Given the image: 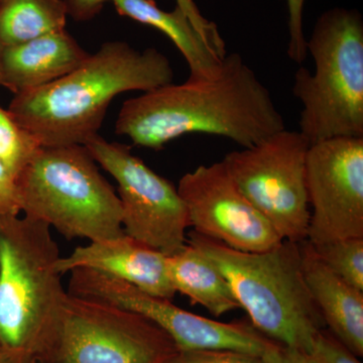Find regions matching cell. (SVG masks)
<instances>
[{
	"instance_id": "cell-1",
	"label": "cell",
	"mask_w": 363,
	"mask_h": 363,
	"mask_svg": "<svg viewBox=\"0 0 363 363\" xmlns=\"http://www.w3.org/2000/svg\"><path fill=\"white\" fill-rule=\"evenodd\" d=\"M285 128L271 92L240 54L226 55L213 77L126 100L116 124L117 135L156 150L189 133L221 136L245 149Z\"/></svg>"
},
{
	"instance_id": "cell-10",
	"label": "cell",
	"mask_w": 363,
	"mask_h": 363,
	"mask_svg": "<svg viewBox=\"0 0 363 363\" xmlns=\"http://www.w3.org/2000/svg\"><path fill=\"white\" fill-rule=\"evenodd\" d=\"M68 293L143 315L173 339L180 351L233 350L262 357L271 339L247 323H222L181 309L171 300L91 269L71 272Z\"/></svg>"
},
{
	"instance_id": "cell-5",
	"label": "cell",
	"mask_w": 363,
	"mask_h": 363,
	"mask_svg": "<svg viewBox=\"0 0 363 363\" xmlns=\"http://www.w3.org/2000/svg\"><path fill=\"white\" fill-rule=\"evenodd\" d=\"M307 52L314 73L300 67L293 94L302 104L298 126L310 143L363 138V21L355 9L336 7L320 16Z\"/></svg>"
},
{
	"instance_id": "cell-9",
	"label": "cell",
	"mask_w": 363,
	"mask_h": 363,
	"mask_svg": "<svg viewBox=\"0 0 363 363\" xmlns=\"http://www.w3.org/2000/svg\"><path fill=\"white\" fill-rule=\"evenodd\" d=\"M91 157L118 184L124 233L166 255L187 242V209L178 189L131 152L99 135L85 145Z\"/></svg>"
},
{
	"instance_id": "cell-17",
	"label": "cell",
	"mask_w": 363,
	"mask_h": 363,
	"mask_svg": "<svg viewBox=\"0 0 363 363\" xmlns=\"http://www.w3.org/2000/svg\"><path fill=\"white\" fill-rule=\"evenodd\" d=\"M167 267L176 293L187 296L193 305L216 317L240 308L223 274L190 243L167 257Z\"/></svg>"
},
{
	"instance_id": "cell-4",
	"label": "cell",
	"mask_w": 363,
	"mask_h": 363,
	"mask_svg": "<svg viewBox=\"0 0 363 363\" xmlns=\"http://www.w3.org/2000/svg\"><path fill=\"white\" fill-rule=\"evenodd\" d=\"M187 242L223 274L257 331L288 347L310 352L315 336L326 325L306 285L300 243L283 240L266 252H245L194 230Z\"/></svg>"
},
{
	"instance_id": "cell-8",
	"label": "cell",
	"mask_w": 363,
	"mask_h": 363,
	"mask_svg": "<svg viewBox=\"0 0 363 363\" xmlns=\"http://www.w3.org/2000/svg\"><path fill=\"white\" fill-rule=\"evenodd\" d=\"M180 353L162 328L118 306L68 293L52 363H166Z\"/></svg>"
},
{
	"instance_id": "cell-14",
	"label": "cell",
	"mask_w": 363,
	"mask_h": 363,
	"mask_svg": "<svg viewBox=\"0 0 363 363\" xmlns=\"http://www.w3.org/2000/svg\"><path fill=\"white\" fill-rule=\"evenodd\" d=\"M88 56L66 30L4 47V87L18 94L51 84L77 69Z\"/></svg>"
},
{
	"instance_id": "cell-19",
	"label": "cell",
	"mask_w": 363,
	"mask_h": 363,
	"mask_svg": "<svg viewBox=\"0 0 363 363\" xmlns=\"http://www.w3.org/2000/svg\"><path fill=\"white\" fill-rule=\"evenodd\" d=\"M311 245L315 255L325 266L346 283L363 291V238L311 243Z\"/></svg>"
},
{
	"instance_id": "cell-13",
	"label": "cell",
	"mask_w": 363,
	"mask_h": 363,
	"mask_svg": "<svg viewBox=\"0 0 363 363\" xmlns=\"http://www.w3.org/2000/svg\"><path fill=\"white\" fill-rule=\"evenodd\" d=\"M61 274L86 269L126 281L143 292L172 300L176 295L167 255L123 233L112 240L92 241L57 262Z\"/></svg>"
},
{
	"instance_id": "cell-30",
	"label": "cell",
	"mask_w": 363,
	"mask_h": 363,
	"mask_svg": "<svg viewBox=\"0 0 363 363\" xmlns=\"http://www.w3.org/2000/svg\"><path fill=\"white\" fill-rule=\"evenodd\" d=\"M166 363H189L186 362L185 359H184L183 357H181L180 353H179L178 355H177L176 357H174L173 359L169 360L168 362Z\"/></svg>"
},
{
	"instance_id": "cell-28",
	"label": "cell",
	"mask_w": 363,
	"mask_h": 363,
	"mask_svg": "<svg viewBox=\"0 0 363 363\" xmlns=\"http://www.w3.org/2000/svg\"><path fill=\"white\" fill-rule=\"evenodd\" d=\"M0 363H35L23 359L20 355L0 348Z\"/></svg>"
},
{
	"instance_id": "cell-25",
	"label": "cell",
	"mask_w": 363,
	"mask_h": 363,
	"mask_svg": "<svg viewBox=\"0 0 363 363\" xmlns=\"http://www.w3.org/2000/svg\"><path fill=\"white\" fill-rule=\"evenodd\" d=\"M21 213V203L18 179L0 161V216Z\"/></svg>"
},
{
	"instance_id": "cell-3",
	"label": "cell",
	"mask_w": 363,
	"mask_h": 363,
	"mask_svg": "<svg viewBox=\"0 0 363 363\" xmlns=\"http://www.w3.org/2000/svg\"><path fill=\"white\" fill-rule=\"evenodd\" d=\"M58 243L45 222L0 216V348L48 362L68 291L56 269Z\"/></svg>"
},
{
	"instance_id": "cell-6",
	"label": "cell",
	"mask_w": 363,
	"mask_h": 363,
	"mask_svg": "<svg viewBox=\"0 0 363 363\" xmlns=\"http://www.w3.org/2000/svg\"><path fill=\"white\" fill-rule=\"evenodd\" d=\"M18 186L21 212L66 240L92 242L124 233L118 196L85 145L40 147Z\"/></svg>"
},
{
	"instance_id": "cell-20",
	"label": "cell",
	"mask_w": 363,
	"mask_h": 363,
	"mask_svg": "<svg viewBox=\"0 0 363 363\" xmlns=\"http://www.w3.org/2000/svg\"><path fill=\"white\" fill-rule=\"evenodd\" d=\"M35 138L0 106V161L18 179L40 149Z\"/></svg>"
},
{
	"instance_id": "cell-24",
	"label": "cell",
	"mask_w": 363,
	"mask_h": 363,
	"mask_svg": "<svg viewBox=\"0 0 363 363\" xmlns=\"http://www.w3.org/2000/svg\"><path fill=\"white\" fill-rule=\"evenodd\" d=\"M189 363H264L262 357L233 350L180 351Z\"/></svg>"
},
{
	"instance_id": "cell-18",
	"label": "cell",
	"mask_w": 363,
	"mask_h": 363,
	"mask_svg": "<svg viewBox=\"0 0 363 363\" xmlns=\"http://www.w3.org/2000/svg\"><path fill=\"white\" fill-rule=\"evenodd\" d=\"M63 0H0V40L20 45L66 30Z\"/></svg>"
},
{
	"instance_id": "cell-22",
	"label": "cell",
	"mask_w": 363,
	"mask_h": 363,
	"mask_svg": "<svg viewBox=\"0 0 363 363\" xmlns=\"http://www.w3.org/2000/svg\"><path fill=\"white\" fill-rule=\"evenodd\" d=\"M305 0H286L289 13V40L288 57L298 65L307 58V39L303 28V11H304Z\"/></svg>"
},
{
	"instance_id": "cell-27",
	"label": "cell",
	"mask_w": 363,
	"mask_h": 363,
	"mask_svg": "<svg viewBox=\"0 0 363 363\" xmlns=\"http://www.w3.org/2000/svg\"><path fill=\"white\" fill-rule=\"evenodd\" d=\"M67 13L76 21H88L94 18L112 0H63Z\"/></svg>"
},
{
	"instance_id": "cell-12",
	"label": "cell",
	"mask_w": 363,
	"mask_h": 363,
	"mask_svg": "<svg viewBox=\"0 0 363 363\" xmlns=\"http://www.w3.org/2000/svg\"><path fill=\"white\" fill-rule=\"evenodd\" d=\"M177 189L195 233L245 252H266L283 241L236 187L222 161L188 172Z\"/></svg>"
},
{
	"instance_id": "cell-2",
	"label": "cell",
	"mask_w": 363,
	"mask_h": 363,
	"mask_svg": "<svg viewBox=\"0 0 363 363\" xmlns=\"http://www.w3.org/2000/svg\"><path fill=\"white\" fill-rule=\"evenodd\" d=\"M175 72L155 48L140 52L128 43L107 42L68 75L18 93L9 113L42 147L85 145L98 135L113 98L174 83Z\"/></svg>"
},
{
	"instance_id": "cell-23",
	"label": "cell",
	"mask_w": 363,
	"mask_h": 363,
	"mask_svg": "<svg viewBox=\"0 0 363 363\" xmlns=\"http://www.w3.org/2000/svg\"><path fill=\"white\" fill-rule=\"evenodd\" d=\"M176 1L177 6L187 16L189 21L202 35L205 42L213 50L215 54L223 59L227 55L225 43L222 39L217 26L202 16L193 0H176Z\"/></svg>"
},
{
	"instance_id": "cell-11",
	"label": "cell",
	"mask_w": 363,
	"mask_h": 363,
	"mask_svg": "<svg viewBox=\"0 0 363 363\" xmlns=\"http://www.w3.org/2000/svg\"><path fill=\"white\" fill-rule=\"evenodd\" d=\"M313 245L363 238V138L313 143L306 161Z\"/></svg>"
},
{
	"instance_id": "cell-7",
	"label": "cell",
	"mask_w": 363,
	"mask_h": 363,
	"mask_svg": "<svg viewBox=\"0 0 363 363\" xmlns=\"http://www.w3.org/2000/svg\"><path fill=\"white\" fill-rule=\"evenodd\" d=\"M310 145L300 131L285 128L222 160L247 201L281 240L296 243L307 240L311 216L306 184Z\"/></svg>"
},
{
	"instance_id": "cell-21",
	"label": "cell",
	"mask_w": 363,
	"mask_h": 363,
	"mask_svg": "<svg viewBox=\"0 0 363 363\" xmlns=\"http://www.w3.org/2000/svg\"><path fill=\"white\" fill-rule=\"evenodd\" d=\"M309 354L316 363H362L326 328L315 336Z\"/></svg>"
},
{
	"instance_id": "cell-16",
	"label": "cell",
	"mask_w": 363,
	"mask_h": 363,
	"mask_svg": "<svg viewBox=\"0 0 363 363\" xmlns=\"http://www.w3.org/2000/svg\"><path fill=\"white\" fill-rule=\"evenodd\" d=\"M111 2L121 16L152 26L164 33L187 62L190 70L188 79L199 80L216 75L223 59L215 54L178 6L173 11H164L154 0H112Z\"/></svg>"
},
{
	"instance_id": "cell-29",
	"label": "cell",
	"mask_w": 363,
	"mask_h": 363,
	"mask_svg": "<svg viewBox=\"0 0 363 363\" xmlns=\"http://www.w3.org/2000/svg\"><path fill=\"white\" fill-rule=\"evenodd\" d=\"M4 45L0 40V85L4 87V72H2V55H4Z\"/></svg>"
},
{
	"instance_id": "cell-26",
	"label": "cell",
	"mask_w": 363,
	"mask_h": 363,
	"mask_svg": "<svg viewBox=\"0 0 363 363\" xmlns=\"http://www.w3.org/2000/svg\"><path fill=\"white\" fill-rule=\"evenodd\" d=\"M262 358L264 363H316L309 353L288 347L276 341H272Z\"/></svg>"
},
{
	"instance_id": "cell-15",
	"label": "cell",
	"mask_w": 363,
	"mask_h": 363,
	"mask_svg": "<svg viewBox=\"0 0 363 363\" xmlns=\"http://www.w3.org/2000/svg\"><path fill=\"white\" fill-rule=\"evenodd\" d=\"M306 285L328 330L357 357H363V291L336 276L308 240L300 243Z\"/></svg>"
}]
</instances>
